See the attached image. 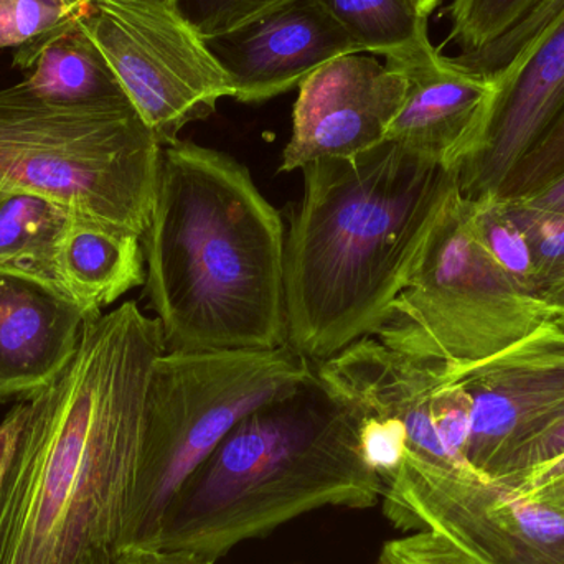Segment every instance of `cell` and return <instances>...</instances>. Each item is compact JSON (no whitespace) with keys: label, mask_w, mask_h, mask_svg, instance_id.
I'll use <instances>...</instances> for the list:
<instances>
[{"label":"cell","mask_w":564,"mask_h":564,"mask_svg":"<svg viewBox=\"0 0 564 564\" xmlns=\"http://www.w3.org/2000/svg\"><path fill=\"white\" fill-rule=\"evenodd\" d=\"M564 12V0H539L530 12L509 32L476 52L454 56L457 63L470 72L494 78L502 73L520 53L525 52L546 26L552 25Z\"/></svg>","instance_id":"22"},{"label":"cell","mask_w":564,"mask_h":564,"mask_svg":"<svg viewBox=\"0 0 564 564\" xmlns=\"http://www.w3.org/2000/svg\"><path fill=\"white\" fill-rule=\"evenodd\" d=\"M564 171V109L549 131L523 158L510 175L500 197L516 198L530 194Z\"/></svg>","instance_id":"26"},{"label":"cell","mask_w":564,"mask_h":564,"mask_svg":"<svg viewBox=\"0 0 564 564\" xmlns=\"http://www.w3.org/2000/svg\"><path fill=\"white\" fill-rule=\"evenodd\" d=\"M408 93L403 73L375 56H338L299 85L280 172L318 159L354 158L387 142Z\"/></svg>","instance_id":"11"},{"label":"cell","mask_w":564,"mask_h":564,"mask_svg":"<svg viewBox=\"0 0 564 564\" xmlns=\"http://www.w3.org/2000/svg\"><path fill=\"white\" fill-rule=\"evenodd\" d=\"M69 217L46 198L0 187V276L32 282L65 299L56 253Z\"/></svg>","instance_id":"18"},{"label":"cell","mask_w":564,"mask_h":564,"mask_svg":"<svg viewBox=\"0 0 564 564\" xmlns=\"http://www.w3.org/2000/svg\"><path fill=\"white\" fill-rule=\"evenodd\" d=\"M82 13L52 0H0V48H19Z\"/></svg>","instance_id":"25"},{"label":"cell","mask_w":564,"mask_h":564,"mask_svg":"<svg viewBox=\"0 0 564 564\" xmlns=\"http://www.w3.org/2000/svg\"><path fill=\"white\" fill-rule=\"evenodd\" d=\"M111 555L105 556V558L99 560V562L96 564H111Z\"/></svg>","instance_id":"35"},{"label":"cell","mask_w":564,"mask_h":564,"mask_svg":"<svg viewBox=\"0 0 564 564\" xmlns=\"http://www.w3.org/2000/svg\"><path fill=\"white\" fill-rule=\"evenodd\" d=\"M155 2L177 3V6H181L182 0H155Z\"/></svg>","instance_id":"36"},{"label":"cell","mask_w":564,"mask_h":564,"mask_svg":"<svg viewBox=\"0 0 564 564\" xmlns=\"http://www.w3.org/2000/svg\"><path fill=\"white\" fill-rule=\"evenodd\" d=\"M506 200V198H503ZM513 220L529 240L533 260V291L550 305L564 308V217L513 207Z\"/></svg>","instance_id":"20"},{"label":"cell","mask_w":564,"mask_h":564,"mask_svg":"<svg viewBox=\"0 0 564 564\" xmlns=\"http://www.w3.org/2000/svg\"><path fill=\"white\" fill-rule=\"evenodd\" d=\"M383 480L358 451L357 421L315 373L241 420L175 494L152 545L218 562L292 519L377 506Z\"/></svg>","instance_id":"4"},{"label":"cell","mask_w":564,"mask_h":564,"mask_svg":"<svg viewBox=\"0 0 564 564\" xmlns=\"http://www.w3.org/2000/svg\"><path fill=\"white\" fill-rule=\"evenodd\" d=\"M164 351L135 301L86 318L68 364L25 398L0 484V564H96L121 545Z\"/></svg>","instance_id":"1"},{"label":"cell","mask_w":564,"mask_h":564,"mask_svg":"<svg viewBox=\"0 0 564 564\" xmlns=\"http://www.w3.org/2000/svg\"><path fill=\"white\" fill-rule=\"evenodd\" d=\"M375 564H486L446 536L420 530L381 546Z\"/></svg>","instance_id":"27"},{"label":"cell","mask_w":564,"mask_h":564,"mask_svg":"<svg viewBox=\"0 0 564 564\" xmlns=\"http://www.w3.org/2000/svg\"><path fill=\"white\" fill-rule=\"evenodd\" d=\"M564 453V421L558 426L553 427L549 433L543 434L542 437L530 444L519 459L513 464L512 470H510L509 477L499 482L510 484L513 480L519 479L522 474L529 473L533 467L540 466V464L549 463V460L555 459V457L562 456Z\"/></svg>","instance_id":"30"},{"label":"cell","mask_w":564,"mask_h":564,"mask_svg":"<svg viewBox=\"0 0 564 564\" xmlns=\"http://www.w3.org/2000/svg\"><path fill=\"white\" fill-rule=\"evenodd\" d=\"M86 318L40 285L0 276V401L50 383L75 354Z\"/></svg>","instance_id":"15"},{"label":"cell","mask_w":564,"mask_h":564,"mask_svg":"<svg viewBox=\"0 0 564 564\" xmlns=\"http://www.w3.org/2000/svg\"><path fill=\"white\" fill-rule=\"evenodd\" d=\"M301 171L285 231L288 344L315 365L377 330L459 182L394 142Z\"/></svg>","instance_id":"2"},{"label":"cell","mask_w":564,"mask_h":564,"mask_svg":"<svg viewBox=\"0 0 564 564\" xmlns=\"http://www.w3.org/2000/svg\"><path fill=\"white\" fill-rule=\"evenodd\" d=\"M240 102H264L338 56L361 53L322 0H292L247 29L208 42Z\"/></svg>","instance_id":"14"},{"label":"cell","mask_w":564,"mask_h":564,"mask_svg":"<svg viewBox=\"0 0 564 564\" xmlns=\"http://www.w3.org/2000/svg\"><path fill=\"white\" fill-rule=\"evenodd\" d=\"M509 486L564 516V453L549 463L533 467Z\"/></svg>","instance_id":"28"},{"label":"cell","mask_w":564,"mask_h":564,"mask_svg":"<svg viewBox=\"0 0 564 564\" xmlns=\"http://www.w3.org/2000/svg\"><path fill=\"white\" fill-rule=\"evenodd\" d=\"M214 560L197 552L182 549L128 543L112 550L111 564H215Z\"/></svg>","instance_id":"29"},{"label":"cell","mask_w":564,"mask_h":564,"mask_svg":"<svg viewBox=\"0 0 564 564\" xmlns=\"http://www.w3.org/2000/svg\"><path fill=\"white\" fill-rule=\"evenodd\" d=\"M65 2L69 9L78 10V12H82V10H85L86 6H88L89 0H65Z\"/></svg>","instance_id":"34"},{"label":"cell","mask_w":564,"mask_h":564,"mask_svg":"<svg viewBox=\"0 0 564 564\" xmlns=\"http://www.w3.org/2000/svg\"><path fill=\"white\" fill-rule=\"evenodd\" d=\"M13 66L25 73L20 83L46 101L82 105L128 99L79 15L19 46Z\"/></svg>","instance_id":"17"},{"label":"cell","mask_w":564,"mask_h":564,"mask_svg":"<svg viewBox=\"0 0 564 564\" xmlns=\"http://www.w3.org/2000/svg\"><path fill=\"white\" fill-rule=\"evenodd\" d=\"M539 0H453L449 42L476 52L509 32Z\"/></svg>","instance_id":"21"},{"label":"cell","mask_w":564,"mask_h":564,"mask_svg":"<svg viewBox=\"0 0 564 564\" xmlns=\"http://www.w3.org/2000/svg\"><path fill=\"white\" fill-rule=\"evenodd\" d=\"M26 414V400L23 398L17 403L9 413L0 421V484H2L3 474L12 459L13 449H15L17 440L22 431L23 421Z\"/></svg>","instance_id":"32"},{"label":"cell","mask_w":564,"mask_h":564,"mask_svg":"<svg viewBox=\"0 0 564 564\" xmlns=\"http://www.w3.org/2000/svg\"><path fill=\"white\" fill-rule=\"evenodd\" d=\"M56 274L66 301L86 317L145 284L142 238L72 215L56 253Z\"/></svg>","instance_id":"16"},{"label":"cell","mask_w":564,"mask_h":564,"mask_svg":"<svg viewBox=\"0 0 564 564\" xmlns=\"http://www.w3.org/2000/svg\"><path fill=\"white\" fill-rule=\"evenodd\" d=\"M162 144L129 99L46 101L22 83L0 89V187L144 237Z\"/></svg>","instance_id":"5"},{"label":"cell","mask_w":564,"mask_h":564,"mask_svg":"<svg viewBox=\"0 0 564 564\" xmlns=\"http://www.w3.org/2000/svg\"><path fill=\"white\" fill-rule=\"evenodd\" d=\"M292 0H182L181 10L207 42L234 35Z\"/></svg>","instance_id":"23"},{"label":"cell","mask_w":564,"mask_h":564,"mask_svg":"<svg viewBox=\"0 0 564 564\" xmlns=\"http://www.w3.org/2000/svg\"><path fill=\"white\" fill-rule=\"evenodd\" d=\"M506 200L513 207L539 212V214L563 215L564 217V171L536 191L522 195V197L506 198Z\"/></svg>","instance_id":"31"},{"label":"cell","mask_w":564,"mask_h":564,"mask_svg":"<svg viewBox=\"0 0 564 564\" xmlns=\"http://www.w3.org/2000/svg\"><path fill=\"white\" fill-rule=\"evenodd\" d=\"M312 375L314 365L289 344L273 350H165L149 381L138 482L121 545H152L182 484L227 434Z\"/></svg>","instance_id":"6"},{"label":"cell","mask_w":564,"mask_h":564,"mask_svg":"<svg viewBox=\"0 0 564 564\" xmlns=\"http://www.w3.org/2000/svg\"><path fill=\"white\" fill-rule=\"evenodd\" d=\"M348 411L357 421L358 451L368 469L383 482L397 476L408 453L403 424L388 414Z\"/></svg>","instance_id":"24"},{"label":"cell","mask_w":564,"mask_h":564,"mask_svg":"<svg viewBox=\"0 0 564 564\" xmlns=\"http://www.w3.org/2000/svg\"><path fill=\"white\" fill-rule=\"evenodd\" d=\"M52 2L59 3V6L68 7V6H66L65 0H52ZM68 9H69V7H68ZM72 10H73V9H72ZM75 12H78V10H75Z\"/></svg>","instance_id":"37"},{"label":"cell","mask_w":564,"mask_h":564,"mask_svg":"<svg viewBox=\"0 0 564 564\" xmlns=\"http://www.w3.org/2000/svg\"><path fill=\"white\" fill-rule=\"evenodd\" d=\"M555 308L500 270L457 185L416 270L371 337L451 373L525 337Z\"/></svg>","instance_id":"7"},{"label":"cell","mask_w":564,"mask_h":564,"mask_svg":"<svg viewBox=\"0 0 564 564\" xmlns=\"http://www.w3.org/2000/svg\"><path fill=\"white\" fill-rule=\"evenodd\" d=\"M482 154L459 175L466 197L499 195L564 109V12L494 76Z\"/></svg>","instance_id":"13"},{"label":"cell","mask_w":564,"mask_h":564,"mask_svg":"<svg viewBox=\"0 0 564 564\" xmlns=\"http://www.w3.org/2000/svg\"><path fill=\"white\" fill-rule=\"evenodd\" d=\"M434 370L469 398L470 467L507 479L520 454L564 421V308L477 364Z\"/></svg>","instance_id":"10"},{"label":"cell","mask_w":564,"mask_h":564,"mask_svg":"<svg viewBox=\"0 0 564 564\" xmlns=\"http://www.w3.org/2000/svg\"><path fill=\"white\" fill-rule=\"evenodd\" d=\"M142 248L165 350L288 344L284 224L237 159L181 139L162 145Z\"/></svg>","instance_id":"3"},{"label":"cell","mask_w":564,"mask_h":564,"mask_svg":"<svg viewBox=\"0 0 564 564\" xmlns=\"http://www.w3.org/2000/svg\"><path fill=\"white\" fill-rule=\"evenodd\" d=\"M384 59L408 79L387 142L459 175L482 154L496 83L444 56L430 35Z\"/></svg>","instance_id":"12"},{"label":"cell","mask_w":564,"mask_h":564,"mask_svg":"<svg viewBox=\"0 0 564 564\" xmlns=\"http://www.w3.org/2000/svg\"><path fill=\"white\" fill-rule=\"evenodd\" d=\"M360 52L387 56L430 35L427 20L408 0H322Z\"/></svg>","instance_id":"19"},{"label":"cell","mask_w":564,"mask_h":564,"mask_svg":"<svg viewBox=\"0 0 564 564\" xmlns=\"http://www.w3.org/2000/svg\"><path fill=\"white\" fill-rule=\"evenodd\" d=\"M420 15L430 17L443 0H408Z\"/></svg>","instance_id":"33"},{"label":"cell","mask_w":564,"mask_h":564,"mask_svg":"<svg viewBox=\"0 0 564 564\" xmlns=\"http://www.w3.org/2000/svg\"><path fill=\"white\" fill-rule=\"evenodd\" d=\"M79 22L162 145L234 98L230 75L177 3L89 0Z\"/></svg>","instance_id":"8"},{"label":"cell","mask_w":564,"mask_h":564,"mask_svg":"<svg viewBox=\"0 0 564 564\" xmlns=\"http://www.w3.org/2000/svg\"><path fill=\"white\" fill-rule=\"evenodd\" d=\"M381 499L397 529L441 533L482 563L564 564V516L474 470L406 454Z\"/></svg>","instance_id":"9"}]
</instances>
